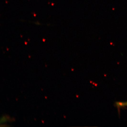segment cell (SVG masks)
<instances>
[{
    "label": "cell",
    "mask_w": 127,
    "mask_h": 127,
    "mask_svg": "<svg viewBox=\"0 0 127 127\" xmlns=\"http://www.w3.org/2000/svg\"><path fill=\"white\" fill-rule=\"evenodd\" d=\"M116 106L118 108L126 107V106H127V101L116 102Z\"/></svg>",
    "instance_id": "obj_1"
},
{
    "label": "cell",
    "mask_w": 127,
    "mask_h": 127,
    "mask_svg": "<svg viewBox=\"0 0 127 127\" xmlns=\"http://www.w3.org/2000/svg\"><path fill=\"white\" fill-rule=\"evenodd\" d=\"M8 117H6V116H3L2 118H1L0 122L1 123H4L5 122L8 120Z\"/></svg>",
    "instance_id": "obj_2"
}]
</instances>
